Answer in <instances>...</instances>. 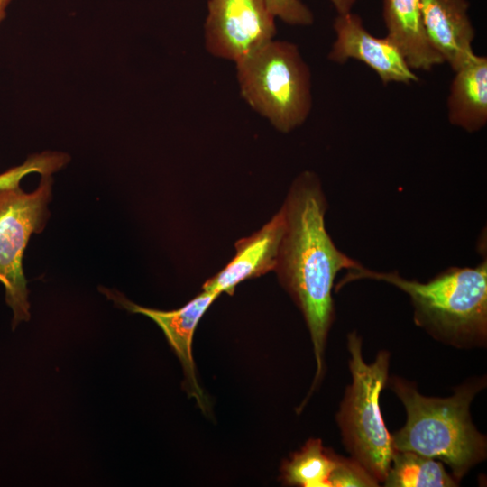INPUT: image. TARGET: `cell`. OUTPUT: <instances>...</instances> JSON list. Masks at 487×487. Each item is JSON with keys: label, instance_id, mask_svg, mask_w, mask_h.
<instances>
[{"label": "cell", "instance_id": "1", "mask_svg": "<svg viewBox=\"0 0 487 487\" xmlns=\"http://www.w3.org/2000/svg\"><path fill=\"white\" fill-rule=\"evenodd\" d=\"M280 208L285 229L274 271L301 311L310 334L317 363L312 392L325 371V348L335 318V277L342 270L362 264L340 251L327 233V201L315 172L305 170L297 176Z\"/></svg>", "mask_w": 487, "mask_h": 487}, {"label": "cell", "instance_id": "2", "mask_svg": "<svg viewBox=\"0 0 487 487\" xmlns=\"http://www.w3.org/2000/svg\"><path fill=\"white\" fill-rule=\"evenodd\" d=\"M359 280L393 285L410 299L414 321L434 338L456 346H478L487 340V260L473 267H450L427 282L398 271L361 266L349 270L335 289Z\"/></svg>", "mask_w": 487, "mask_h": 487}, {"label": "cell", "instance_id": "3", "mask_svg": "<svg viewBox=\"0 0 487 487\" xmlns=\"http://www.w3.org/2000/svg\"><path fill=\"white\" fill-rule=\"evenodd\" d=\"M387 383L407 412L402 428L391 435L395 451H410L439 459L459 482L486 457V437L472 422L470 405L485 386V377L461 384L447 398L420 394L415 383L392 376Z\"/></svg>", "mask_w": 487, "mask_h": 487}, {"label": "cell", "instance_id": "4", "mask_svg": "<svg viewBox=\"0 0 487 487\" xmlns=\"http://www.w3.org/2000/svg\"><path fill=\"white\" fill-rule=\"evenodd\" d=\"M235 65L242 97L274 128L287 133L307 120L311 74L296 44L273 39Z\"/></svg>", "mask_w": 487, "mask_h": 487}, {"label": "cell", "instance_id": "5", "mask_svg": "<svg viewBox=\"0 0 487 487\" xmlns=\"http://www.w3.org/2000/svg\"><path fill=\"white\" fill-rule=\"evenodd\" d=\"M352 382L347 386L336 420L345 449L377 481L383 482L395 450L381 412L379 397L389 378L390 353L380 351L367 364L362 354V338L355 331L347 335Z\"/></svg>", "mask_w": 487, "mask_h": 487}, {"label": "cell", "instance_id": "6", "mask_svg": "<svg viewBox=\"0 0 487 487\" xmlns=\"http://www.w3.org/2000/svg\"><path fill=\"white\" fill-rule=\"evenodd\" d=\"M51 185V175H41L38 188L30 193L19 184L0 187V282L13 311L14 328L31 316L23 258L31 235L46 222Z\"/></svg>", "mask_w": 487, "mask_h": 487}, {"label": "cell", "instance_id": "7", "mask_svg": "<svg viewBox=\"0 0 487 487\" xmlns=\"http://www.w3.org/2000/svg\"><path fill=\"white\" fill-rule=\"evenodd\" d=\"M204 28L208 52L234 63L277 32L265 0H208Z\"/></svg>", "mask_w": 487, "mask_h": 487}, {"label": "cell", "instance_id": "8", "mask_svg": "<svg viewBox=\"0 0 487 487\" xmlns=\"http://www.w3.org/2000/svg\"><path fill=\"white\" fill-rule=\"evenodd\" d=\"M335 41L328 59L343 64L354 59L370 67L386 85L391 82L410 84L418 80L404 57L388 39L371 34L363 26L362 18L351 12L338 14L333 24Z\"/></svg>", "mask_w": 487, "mask_h": 487}, {"label": "cell", "instance_id": "9", "mask_svg": "<svg viewBox=\"0 0 487 487\" xmlns=\"http://www.w3.org/2000/svg\"><path fill=\"white\" fill-rule=\"evenodd\" d=\"M107 295L128 311L142 314L159 326L182 365L187 382L186 390L205 411L206 397L196 377L192 341L198 323L219 295L202 290L183 307L170 311L137 305L119 294Z\"/></svg>", "mask_w": 487, "mask_h": 487}, {"label": "cell", "instance_id": "10", "mask_svg": "<svg viewBox=\"0 0 487 487\" xmlns=\"http://www.w3.org/2000/svg\"><path fill=\"white\" fill-rule=\"evenodd\" d=\"M284 229L280 208L261 229L235 243L233 259L203 284V290L233 295L241 282L274 271Z\"/></svg>", "mask_w": 487, "mask_h": 487}, {"label": "cell", "instance_id": "11", "mask_svg": "<svg viewBox=\"0 0 487 487\" xmlns=\"http://www.w3.org/2000/svg\"><path fill=\"white\" fill-rule=\"evenodd\" d=\"M427 37L454 71L474 54L475 31L468 15L467 0H420Z\"/></svg>", "mask_w": 487, "mask_h": 487}, {"label": "cell", "instance_id": "12", "mask_svg": "<svg viewBox=\"0 0 487 487\" xmlns=\"http://www.w3.org/2000/svg\"><path fill=\"white\" fill-rule=\"evenodd\" d=\"M382 15L386 37L412 70L428 71L445 62L427 37L420 0H382Z\"/></svg>", "mask_w": 487, "mask_h": 487}, {"label": "cell", "instance_id": "13", "mask_svg": "<svg viewBox=\"0 0 487 487\" xmlns=\"http://www.w3.org/2000/svg\"><path fill=\"white\" fill-rule=\"evenodd\" d=\"M447 97L451 124L475 133L487 124V57L475 53L455 71Z\"/></svg>", "mask_w": 487, "mask_h": 487}, {"label": "cell", "instance_id": "14", "mask_svg": "<svg viewBox=\"0 0 487 487\" xmlns=\"http://www.w3.org/2000/svg\"><path fill=\"white\" fill-rule=\"evenodd\" d=\"M388 487H453L458 482L439 462L410 451H395L383 482Z\"/></svg>", "mask_w": 487, "mask_h": 487}, {"label": "cell", "instance_id": "15", "mask_svg": "<svg viewBox=\"0 0 487 487\" xmlns=\"http://www.w3.org/2000/svg\"><path fill=\"white\" fill-rule=\"evenodd\" d=\"M335 453L323 446L320 439H309L281 466V480L288 485L330 487L329 477Z\"/></svg>", "mask_w": 487, "mask_h": 487}, {"label": "cell", "instance_id": "16", "mask_svg": "<svg viewBox=\"0 0 487 487\" xmlns=\"http://www.w3.org/2000/svg\"><path fill=\"white\" fill-rule=\"evenodd\" d=\"M68 161V156L61 153L44 152L29 158L23 164L0 174V187L19 184L22 178L31 172L51 175L59 170Z\"/></svg>", "mask_w": 487, "mask_h": 487}, {"label": "cell", "instance_id": "17", "mask_svg": "<svg viewBox=\"0 0 487 487\" xmlns=\"http://www.w3.org/2000/svg\"><path fill=\"white\" fill-rule=\"evenodd\" d=\"M378 481L356 460L335 454V464L329 477L330 487H372Z\"/></svg>", "mask_w": 487, "mask_h": 487}, {"label": "cell", "instance_id": "18", "mask_svg": "<svg viewBox=\"0 0 487 487\" xmlns=\"http://www.w3.org/2000/svg\"><path fill=\"white\" fill-rule=\"evenodd\" d=\"M270 13L290 25H311L314 16L300 0H265Z\"/></svg>", "mask_w": 487, "mask_h": 487}, {"label": "cell", "instance_id": "19", "mask_svg": "<svg viewBox=\"0 0 487 487\" xmlns=\"http://www.w3.org/2000/svg\"><path fill=\"white\" fill-rule=\"evenodd\" d=\"M338 14H345L351 12L352 7L356 0H330Z\"/></svg>", "mask_w": 487, "mask_h": 487}, {"label": "cell", "instance_id": "20", "mask_svg": "<svg viewBox=\"0 0 487 487\" xmlns=\"http://www.w3.org/2000/svg\"><path fill=\"white\" fill-rule=\"evenodd\" d=\"M12 0H0V23L5 17V9Z\"/></svg>", "mask_w": 487, "mask_h": 487}]
</instances>
